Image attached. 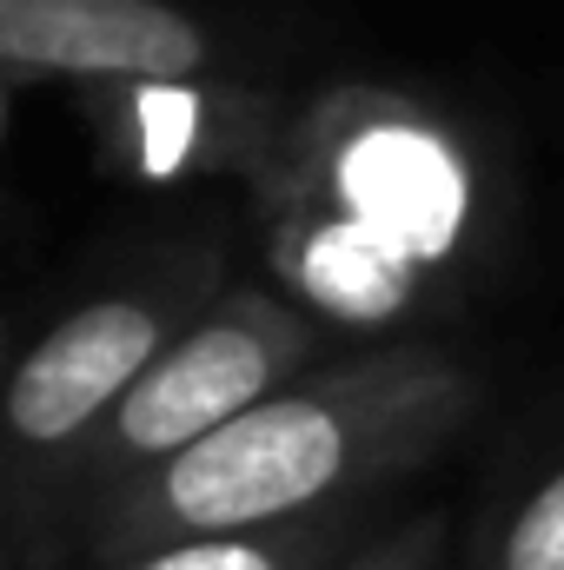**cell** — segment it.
Segmentation results:
<instances>
[{
    "instance_id": "6da1fadb",
    "label": "cell",
    "mask_w": 564,
    "mask_h": 570,
    "mask_svg": "<svg viewBox=\"0 0 564 570\" xmlns=\"http://www.w3.org/2000/svg\"><path fill=\"white\" fill-rule=\"evenodd\" d=\"M478 399V372L438 345L359 352L319 379H292L206 444L166 458L127 524L140 538L179 544L359 504L379 484L431 464L471 425Z\"/></svg>"
},
{
    "instance_id": "7a4b0ae2",
    "label": "cell",
    "mask_w": 564,
    "mask_h": 570,
    "mask_svg": "<svg viewBox=\"0 0 564 570\" xmlns=\"http://www.w3.org/2000/svg\"><path fill=\"white\" fill-rule=\"evenodd\" d=\"M273 199L339 213L445 279L478 239L485 179L458 127L425 114L419 100L339 87L292 127Z\"/></svg>"
},
{
    "instance_id": "3957f363",
    "label": "cell",
    "mask_w": 564,
    "mask_h": 570,
    "mask_svg": "<svg viewBox=\"0 0 564 570\" xmlns=\"http://www.w3.org/2000/svg\"><path fill=\"white\" fill-rule=\"evenodd\" d=\"M305 352H312V325L299 312H285L266 292H233L179 345H166L140 385L114 405V451L166 464L206 444L213 431L285 392Z\"/></svg>"
},
{
    "instance_id": "277c9868",
    "label": "cell",
    "mask_w": 564,
    "mask_h": 570,
    "mask_svg": "<svg viewBox=\"0 0 564 570\" xmlns=\"http://www.w3.org/2000/svg\"><path fill=\"white\" fill-rule=\"evenodd\" d=\"M0 60L186 87L206 67V33L166 0H0Z\"/></svg>"
},
{
    "instance_id": "5b68a950",
    "label": "cell",
    "mask_w": 564,
    "mask_h": 570,
    "mask_svg": "<svg viewBox=\"0 0 564 570\" xmlns=\"http://www.w3.org/2000/svg\"><path fill=\"white\" fill-rule=\"evenodd\" d=\"M159 312L134 298H100L74 318H60L27 365L7 385V425L27 444H60L87 419H100L107 405H120L146 379V365L159 358Z\"/></svg>"
},
{
    "instance_id": "8992f818",
    "label": "cell",
    "mask_w": 564,
    "mask_h": 570,
    "mask_svg": "<svg viewBox=\"0 0 564 570\" xmlns=\"http://www.w3.org/2000/svg\"><path fill=\"white\" fill-rule=\"evenodd\" d=\"M273 273L292 285L299 305H312L332 325L352 332H386L399 318H412L431 292V273L419 259H406L399 246H386L379 233L319 213V206H285L273 199Z\"/></svg>"
},
{
    "instance_id": "52a82bcc",
    "label": "cell",
    "mask_w": 564,
    "mask_h": 570,
    "mask_svg": "<svg viewBox=\"0 0 564 570\" xmlns=\"http://www.w3.org/2000/svg\"><path fill=\"white\" fill-rule=\"evenodd\" d=\"M339 544H346V518L319 511V518L240 531V538H179V544H159L134 570H339L346 564Z\"/></svg>"
},
{
    "instance_id": "ba28073f",
    "label": "cell",
    "mask_w": 564,
    "mask_h": 570,
    "mask_svg": "<svg viewBox=\"0 0 564 570\" xmlns=\"http://www.w3.org/2000/svg\"><path fill=\"white\" fill-rule=\"evenodd\" d=\"M478 570H564V464L505 511Z\"/></svg>"
},
{
    "instance_id": "9c48e42d",
    "label": "cell",
    "mask_w": 564,
    "mask_h": 570,
    "mask_svg": "<svg viewBox=\"0 0 564 570\" xmlns=\"http://www.w3.org/2000/svg\"><path fill=\"white\" fill-rule=\"evenodd\" d=\"M134 120H140V166L153 179H166L193 159L206 107L193 87H134Z\"/></svg>"
},
{
    "instance_id": "30bf717a",
    "label": "cell",
    "mask_w": 564,
    "mask_h": 570,
    "mask_svg": "<svg viewBox=\"0 0 564 570\" xmlns=\"http://www.w3.org/2000/svg\"><path fill=\"white\" fill-rule=\"evenodd\" d=\"M438 551H445V518H412L372 538L366 551H352L339 570H438Z\"/></svg>"
}]
</instances>
